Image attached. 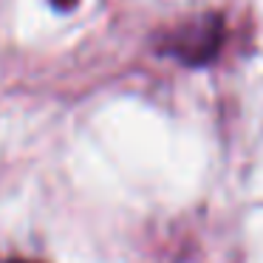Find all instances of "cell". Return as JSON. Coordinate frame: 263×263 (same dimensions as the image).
I'll return each instance as SVG.
<instances>
[{
  "instance_id": "2",
  "label": "cell",
  "mask_w": 263,
  "mask_h": 263,
  "mask_svg": "<svg viewBox=\"0 0 263 263\" xmlns=\"http://www.w3.org/2000/svg\"><path fill=\"white\" fill-rule=\"evenodd\" d=\"M48 3H51V6L57 9V12H71V9H74L77 3H80V0H48Z\"/></svg>"
},
{
  "instance_id": "3",
  "label": "cell",
  "mask_w": 263,
  "mask_h": 263,
  "mask_svg": "<svg viewBox=\"0 0 263 263\" xmlns=\"http://www.w3.org/2000/svg\"><path fill=\"white\" fill-rule=\"evenodd\" d=\"M9 263H31V260H9Z\"/></svg>"
},
{
  "instance_id": "1",
  "label": "cell",
  "mask_w": 263,
  "mask_h": 263,
  "mask_svg": "<svg viewBox=\"0 0 263 263\" xmlns=\"http://www.w3.org/2000/svg\"><path fill=\"white\" fill-rule=\"evenodd\" d=\"M223 20L218 14H201L167 31L159 43L161 57L178 60L187 68H204L221 54Z\"/></svg>"
}]
</instances>
